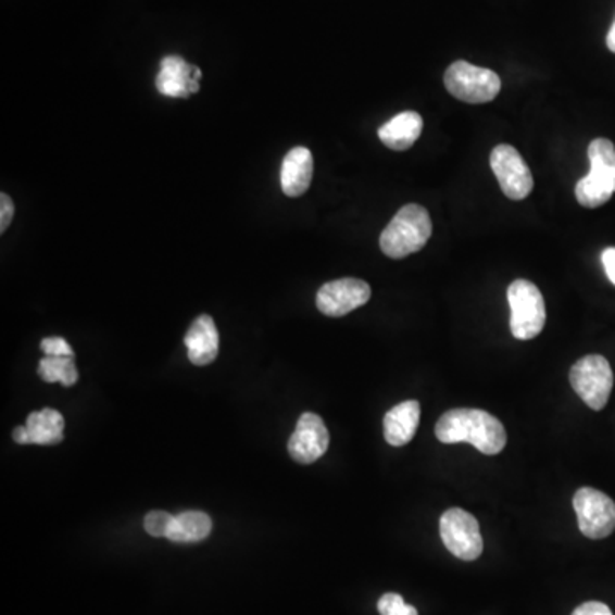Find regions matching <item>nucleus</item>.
Returning <instances> with one entry per match:
<instances>
[{"instance_id":"obj_1","label":"nucleus","mask_w":615,"mask_h":615,"mask_svg":"<svg viewBox=\"0 0 615 615\" xmlns=\"http://www.w3.org/2000/svg\"><path fill=\"white\" fill-rule=\"evenodd\" d=\"M441 443H470L484 455H498L506 447V431L501 421L479 409H453L436 424Z\"/></svg>"},{"instance_id":"obj_2","label":"nucleus","mask_w":615,"mask_h":615,"mask_svg":"<svg viewBox=\"0 0 615 615\" xmlns=\"http://www.w3.org/2000/svg\"><path fill=\"white\" fill-rule=\"evenodd\" d=\"M431 235L429 212L419 204L405 205L381 233V252L390 259H405L423 250Z\"/></svg>"},{"instance_id":"obj_3","label":"nucleus","mask_w":615,"mask_h":615,"mask_svg":"<svg viewBox=\"0 0 615 615\" xmlns=\"http://www.w3.org/2000/svg\"><path fill=\"white\" fill-rule=\"evenodd\" d=\"M588 160L590 173L576 184V200L587 209L602 208L615 193L614 142L608 139L591 140Z\"/></svg>"},{"instance_id":"obj_4","label":"nucleus","mask_w":615,"mask_h":615,"mask_svg":"<svg viewBox=\"0 0 615 615\" xmlns=\"http://www.w3.org/2000/svg\"><path fill=\"white\" fill-rule=\"evenodd\" d=\"M507 301L512 306L510 328L515 339H536L545 325V303L542 292L530 280L518 279L507 288Z\"/></svg>"},{"instance_id":"obj_5","label":"nucleus","mask_w":615,"mask_h":615,"mask_svg":"<svg viewBox=\"0 0 615 615\" xmlns=\"http://www.w3.org/2000/svg\"><path fill=\"white\" fill-rule=\"evenodd\" d=\"M444 86L456 100L482 104L500 95L501 79L494 71L459 61L447 68Z\"/></svg>"},{"instance_id":"obj_6","label":"nucleus","mask_w":615,"mask_h":615,"mask_svg":"<svg viewBox=\"0 0 615 615\" xmlns=\"http://www.w3.org/2000/svg\"><path fill=\"white\" fill-rule=\"evenodd\" d=\"M569 381L573 390L581 397L588 407L602 411L607 405L614 388V373L605 357L591 354L576 361L569 373Z\"/></svg>"},{"instance_id":"obj_7","label":"nucleus","mask_w":615,"mask_h":615,"mask_svg":"<svg viewBox=\"0 0 615 615\" xmlns=\"http://www.w3.org/2000/svg\"><path fill=\"white\" fill-rule=\"evenodd\" d=\"M440 534L444 548L462 561H476L484 551L479 522L470 513L452 507L440 519Z\"/></svg>"},{"instance_id":"obj_8","label":"nucleus","mask_w":615,"mask_h":615,"mask_svg":"<svg viewBox=\"0 0 615 615\" xmlns=\"http://www.w3.org/2000/svg\"><path fill=\"white\" fill-rule=\"evenodd\" d=\"M578 527L588 539L600 540L615 530V503L605 492L581 488L573 498Z\"/></svg>"},{"instance_id":"obj_9","label":"nucleus","mask_w":615,"mask_h":615,"mask_svg":"<svg viewBox=\"0 0 615 615\" xmlns=\"http://www.w3.org/2000/svg\"><path fill=\"white\" fill-rule=\"evenodd\" d=\"M491 168L507 199L524 200L530 196L534 176L513 146L501 145L492 149Z\"/></svg>"},{"instance_id":"obj_10","label":"nucleus","mask_w":615,"mask_h":615,"mask_svg":"<svg viewBox=\"0 0 615 615\" xmlns=\"http://www.w3.org/2000/svg\"><path fill=\"white\" fill-rule=\"evenodd\" d=\"M369 298H372V288L368 283L346 277L324 284L316 294V306L324 315L337 318L364 306Z\"/></svg>"},{"instance_id":"obj_11","label":"nucleus","mask_w":615,"mask_h":615,"mask_svg":"<svg viewBox=\"0 0 615 615\" xmlns=\"http://www.w3.org/2000/svg\"><path fill=\"white\" fill-rule=\"evenodd\" d=\"M328 443H330V435L324 419L313 412H304L289 440V455L298 464L310 465L325 455Z\"/></svg>"},{"instance_id":"obj_12","label":"nucleus","mask_w":615,"mask_h":615,"mask_svg":"<svg viewBox=\"0 0 615 615\" xmlns=\"http://www.w3.org/2000/svg\"><path fill=\"white\" fill-rule=\"evenodd\" d=\"M202 71L176 55L164 57L156 77V88L168 98H188L199 91Z\"/></svg>"},{"instance_id":"obj_13","label":"nucleus","mask_w":615,"mask_h":615,"mask_svg":"<svg viewBox=\"0 0 615 615\" xmlns=\"http://www.w3.org/2000/svg\"><path fill=\"white\" fill-rule=\"evenodd\" d=\"M13 438L21 444H57L64 440V417L55 409L32 412L25 426L14 429Z\"/></svg>"},{"instance_id":"obj_14","label":"nucleus","mask_w":615,"mask_h":615,"mask_svg":"<svg viewBox=\"0 0 615 615\" xmlns=\"http://www.w3.org/2000/svg\"><path fill=\"white\" fill-rule=\"evenodd\" d=\"M188 360L196 366L214 363L219 352V334L216 324L209 315H200L185 336Z\"/></svg>"},{"instance_id":"obj_15","label":"nucleus","mask_w":615,"mask_h":615,"mask_svg":"<svg viewBox=\"0 0 615 615\" xmlns=\"http://www.w3.org/2000/svg\"><path fill=\"white\" fill-rule=\"evenodd\" d=\"M421 405L417 400H405L387 412L384 419L385 440L392 447L411 443L419 428Z\"/></svg>"},{"instance_id":"obj_16","label":"nucleus","mask_w":615,"mask_h":615,"mask_svg":"<svg viewBox=\"0 0 615 615\" xmlns=\"http://www.w3.org/2000/svg\"><path fill=\"white\" fill-rule=\"evenodd\" d=\"M313 156L310 149L292 148L280 168V187L288 197H300L312 184Z\"/></svg>"},{"instance_id":"obj_17","label":"nucleus","mask_w":615,"mask_h":615,"mask_svg":"<svg viewBox=\"0 0 615 615\" xmlns=\"http://www.w3.org/2000/svg\"><path fill=\"white\" fill-rule=\"evenodd\" d=\"M423 133V116L416 112H404L393 116L378 130V137L393 151H407L416 145Z\"/></svg>"},{"instance_id":"obj_18","label":"nucleus","mask_w":615,"mask_h":615,"mask_svg":"<svg viewBox=\"0 0 615 615\" xmlns=\"http://www.w3.org/2000/svg\"><path fill=\"white\" fill-rule=\"evenodd\" d=\"M212 531L211 516L202 512H185L173 516L166 539L178 543L200 542Z\"/></svg>"},{"instance_id":"obj_19","label":"nucleus","mask_w":615,"mask_h":615,"mask_svg":"<svg viewBox=\"0 0 615 615\" xmlns=\"http://www.w3.org/2000/svg\"><path fill=\"white\" fill-rule=\"evenodd\" d=\"M38 375L47 384H59L64 387H73L79 378L74 357L67 356H45L38 364Z\"/></svg>"},{"instance_id":"obj_20","label":"nucleus","mask_w":615,"mask_h":615,"mask_svg":"<svg viewBox=\"0 0 615 615\" xmlns=\"http://www.w3.org/2000/svg\"><path fill=\"white\" fill-rule=\"evenodd\" d=\"M378 612L381 615H419L416 608L405 603V600L397 593H385L378 600Z\"/></svg>"},{"instance_id":"obj_21","label":"nucleus","mask_w":615,"mask_h":615,"mask_svg":"<svg viewBox=\"0 0 615 615\" xmlns=\"http://www.w3.org/2000/svg\"><path fill=\"white\" fill-rule=\"evenodd\" d=\"M173 516L164 512H151L145 518V528L149 536L166 537Z\"/></svg>"},{"instance_id":"obj_22","label":"nucleus","mask_w":615,"mask_h":615,"mask_svg":"<svg viewBox=\"0 0 615 615\" xmlns=\"http://www.w3.org/2000/svg\"><path fill=\"white\" fill-rule=\"evenodd\" d=\"M41 351L45 356H67L74 357V351L68 346L67 340L62 337H49V339L41 340Z\"/></svg>"},{"instance_id":"obj_23","label":"nucleus","mask_w":615,"mask_h":615,"mask_svg":"<svg viewBox=\"0 0 615 615\" xmlns=\"http://www.w3.org/2000/svg\"><path fill=\"white\" fill-rule=\"evenodd\" d=\"M14 217V202L8 193L0 196V233L8 231L9 224Z\"/></svg>"},{"instance_id":"obj_24","label":"nucleus","mask_w":615,"mask_h":615,"mask_svg":"<svg viewBox=\"0 0 615 615\" xmlns=\"http://www.w3.org/2000/svg\"><path fill=\"white\" fill-rule=\"evenodd\" d=\"M572 615H614L611 608L602 602H587L579 605Z\"/></svg>"},{"instance_id":"obj_25","label":"nucleus","mask_w":615,"mask_h":615,"mask_svg":"<svg viewBox=\"0 0 615 615\" xmlns=\"http://www.w3.org/2000/svg\"><path fill=\"white\" fill-rule=\"evenodd\" d=\"M602 264L608 280L615 286V248H605L602 252Z\"/></svg>"},{"instance_id":"obj_26","label":"nucleus","mask_w":615,"mask_h":615,"mask_svg":"<svg viewBox=\"0 0 615 615\" xmlns=\"http://www.w3.org/2000/svg\"><path fill=\"white\" fill-rule=\"evenodd\" d=\"M607 47L612 53H615V21L614 25H612L611 32L607 35Z\"/></svg>"}]
</instances>
